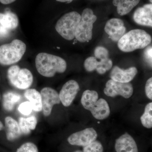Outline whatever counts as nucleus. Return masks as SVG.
Returning <instances> with one entry per match:
<instances>
[{
  "mask_svg": "<svg viewBox=\"0 0 152 152\" xmlns=\"http://www.w3.org/2000/svg\"><path fill=\"white\" fill-rule=\"evenodd\" d=\"M35 64L39 74L46 77H52L56 73H63L67 68L66 62L62 58L45 53L37 55Z\"/></svg>",
  "mask_w": 152,
  "mask_h": 152,
  "instance_id": "1",
  "label": "nucleus"
},
{
  "mask_svg": "<svg viewBox=\"0 0 152 152\" xmlns=\"http://www.w3.org/2000/svg\"><path fill=\"white\" fill-rule=\"evenodd\" d=\"M81 102L83 107L90 111L96 119H105L110 115L108 104L103 99H99V95L96 91H85L82 95Z\"/></svg>",
  "mask_w": 152,
  "mask_h": 152,
  "instance_id": "2",
  "label": "nucleus"
},
{
  "mask_svg": "<svg viewBox=\"0 0 152 152\" xmlns=\"http://www.w3.org/2000/svg\"><path fill=\"white\" fill-rule=\"evenodd\" d=\"M152 40L151 36L145 31L132 30L118 41V46L122 51L129 53L144 48L151 42Z\"/></svg>",
  "mask_w": 152,
  "mask_h": 152,
  "instance_id": "3",
  "label": "nucleus"
},
{
  "mask_svg": "<svg viewBox=\"0 0 152 152\" xmlns=\"http://www.w3.org/2000/svg\"><path fill=\"white\" fill-rule=\"evenodd\" d=\"M26 50V45L20 40L14 39L10 43L0 46V64L8 66L19 61Z\"/></svg>",
  "mask_w": 152,
  "mask_h": 152,
  "instance_id": "4",
  "label": "nucleus"
},
{
  "mask_svg": "<svg viewBox=\"0 0 152 152\" xmlns=\"http://www.w3.org/2000/svg\"><path fill=\"white\" fill-rule=\"evenodd\" d=\"M81 16L76 12H72L61 17L56 25L57 32L67 40H72L75 37L76 30Z\"/></svg>",
  "mask_w": 152,
  "mask_h": 152,
  "instance_id": "5",
  "label": "nucleus"
},
{
  "mask_svg": "<svg viewBox=\"0 0 152 152\" xmlns=\"http://www.w3.org/2000/svg\"><path fill=\"white\" fill-rule=\"evenodd\" d=\"M97 19V17L91 9H85L83 11L81 18L76 30L75 38L77 40L84 43L91 40L93 26Z\"/></svg>",
  "mask_w": 152,
  "mask_h": 152,
  "instance_id": "6",
  "label": "nucleus"
},
{
  "mask_svg": "<svg viewBox=\"0 0 152 152\" xmlns=\"http://www.w3.org/2000/svg\"><path fill=\"white\" fill-rule=\"evenodd\" d=\"M9 81L15 88L19 89L25 90L31 86L33 83V76L31 72L26 69H21L18 65L12 66L7 71Z\"/></svg>",
  "mask_w": 152,
  "mask_h": 152,
  "instance_id": "7",
  "label": "nucleus"
},
{
  "mask_svg": "<svg viewBox=\"0 0 152 152\" xmlns=\"http://www.w3.org/2000/svg\"><path fill=\"white\" fill-rule=\"evenodd\" d=\"M133 91L132 85L130 83H120L111 79L106 83L104 92L106 96L111 97L121 96L128 99L132 96Z\"/></svg>",
  "mask_w": 152,
  "mask_h": 152,
  "instance_id": "8",
  "label": "nucleus"
},
{
  "mask_svg": "<svg viewBox=\"0 0 152 152\" xmlns=\"http://www.w3.org/2000/svg\"><path fill=\"white\" fill-rule=\"evenodd\" d=\"M97 136V133L94 128H86L71 134L68 138L67 141L72 145L84 147L96 140Z\"/></svg>",
  "mask_w": 152,
  "mask_h": 152,
  "instance_id": "9",
  "label": "nucleus"
},
{
  "mask_svg": "<svg viewBox=\"0 0 152 152\" xmlns=\"http://www.w3.org/2000/svg\"><path fill=\"white\" fill-rule=\"evenodd\" d=\"M43 113L45 117L51 114L53 107L59 104L61 100L59 95L56 90L50 87H45L41 91Z\"/></svg>",
  "mask_w": 152,
  "mask_h": 152,
  "instance_id": "10",
  "label": "nucleus"
},
{
  "mask_svg": "<svg viewBox=\"0 0 152 152\" xmlns=\"http://www.w3.org/2000/svg\"><path fill=\"white\" fill-rule=\"evenodd\" d=\"M79 90L80 86L76 81L70 80L65 83L59 94L60 100L63 105L65 107L70 106Z\"/></svg>",
  "mask_w": 152,
  "mask_h": 152,
  "instance_id": "11",
  "label": "nucleus"
},
{
  "mask_svg": "<svg viewBox=\"0 0 152 152\" xmlns=\"http://www.w3.org/2000/svg\"><path fill=\"white\" fill-rule=\"evenodd\" d=\"M104 31L112 40L118 42L125 34L126 28L122 20L119 18H112L106 23Z\"/></svg>",
  "mask_w": 152,
  "mask_h": 152,
  "instance_id": "12",
  "label": "nucleus"
},
{
  "mask_svg": "<svg viewBox=\"0 0 152 152\" xmlns=\"http://www.w3.org/2000/svg\"><path fill=\"white\" fill-rule=\"evenodd\" d=\"M84 66L87 72L96 70L100 75H103L111 69L113 61L109 58L99 61L95 57H90L85 60Z\"/></svg>",
  "mask_w": 152,
  "mask_h": 152,
  "instance_id": "13",
  "label": "nucleus"
},
{
  "mask_svg": "<svg viewBox=\"0 0 152 152\" xmlns=\"http://www.w3.org/2000/svg\"><path fill=\"white\" fill-rule=\"evenodd\" d=\"M137 72V69L135 67L123 69L118 66H115L111 71L110 77L111 80L115 81L128 83L132 80Z\"/></svg>",
  "mask_w": 152,
  "mask_h": 152,
  "instance_id": "14",
  "label": "nucleus"
},
{
  "mask_svg": "<svg viewBox=\"0 0 152 152\" xmlns=\"http://www.w3.org/2000/svg\"><path fill=\"white\" fill-rule=\"evenodd\" d=\"M133 19L137 24L152 27V4L138 8L134 13Z\"/></svg>",
  "mask_w": 152,
  "mask_h": 152,
  "instance_id": "15",
  "label": "nucleus"
},
{
  "mask_svg": "<svg viewBox=\"0 0 152 152\" xmlns=\"http://www.w3.org/2000/svg\"><path fill=\"white\" fill-rule=\"evenodd\" d=\"M115 149L117 152H139L134 140L127 133L116 140Z\"/></svg>",
  "mask_w": 152,
  "mask_h": 152,
  "instance_id": "16",
  "label": "nucleus"
},
{
  "mask_svg": "<svg viewBox=\"0 0 152 152\" xmlns=\"http://www.w3.org/2000/svg\"><path fill=\"white\" fill-rule=\"evenodd\" d=\"M7 132L6 135L7 140L10 141L18 138L21 135L22 132L18 123L12 117L7 116L5 118Z\"/></svg>",
  "mask_w": 152,
  "mask_h": 152,
  "instance_id": "17",
  "label": "nucleus"
},
{
  "mask_svg": "<svg viewBox=\"0 0 152 152\" xmlns=\"http://www.w3.org/2000/svg\"><path fill=\"white\" fill-rule=\"evenodd\" d=\"M24 95L31 103L34 111L39 112L42 110V97L38 91L35 89H29L26 90Z\"/></svg>",
  "mask_w": 152,
  "mask_h": 152,
  "instance_id": "18",
  "label": "nucleus"
},
{
  "mask_svg": "<svg viewBox=\"0 0 152 152\" xmlns=\"http://www.w3.org/2000/svg\"><path fill=\"white\" fill-rule=\"evenodd\" d=\"M140 0H113L114 6L117 7L118 14L120 15H126L140 2Z\"/></svg>",
  "mask_w": 152,
  "mask_h": 152,
  "instance_id": "19",
  "label": "nucleus"
},
{
  "mask_svg": "<svg viewBox=\"0 0 152 152\" xmlns=\"http://www.w3.org/2000/svg\"><path fill=\"white\" fill-rule=\"evenodd\" d=\"M0 24L8 30L15 29L19 25V19L15 14L8 12L0 13Z\"/></svg>",
  "mask_w": 152,
  "mask_h": 152,
  "instance_id": "20",
  "label": "nucleus"
},
{
  "mask_svg": "<svg viewBox=\"0 0 152 152\" xmlns=\"http://www.w3.org/2000/svg\"><path fill=\"white\" fill-rule=\"evenodd\" d=\"M37 124V120L35 116L25 118L20 117L19 120V125L22 134L27 135L31 131L36 129Z\"/></svg>",
  "mask_w": 152,
  "mask_h": 152,
  "instance_id": "21",
  "label": "nucleus"
},
{
  "mask_svg": "<svg viewBox=\"0 0 152 152\" xmlns=\"http://www.w3.org/2000/svg\"><path fill=\"white\" fill-rule=\"evenodd\" d=\"M21 99V96L18 93L8 92L3 96V105L4 108L8 111H11L14 109L16 104Z\"/></svg>",
  "mask_w": 152,
  "mask_h": 152,
  "instance_id": "22",
  "label": "nucleus"
},
{
  "mask_svg": "<svg viewBox=\"0 0 152 152\" xmlns=\"http://www.w3.org/2000/svg\"><path fill=\"white\" fill-rule=\"evenodd\" d=\"M140 121L144 127L152 128V102L146 106L144 113L141 117Z\"/></svg>",
  "mask_w": 152,
  "mask_h": 152,
  "instance_id": "23",
  "label": "nucleus"
},
{
  "mask_svg": "<svg viewBox=\"0 0 152 152\" xmlns=\"http://www.w3.org/2000/svg\"><path fill=\"white\" fill-rule=\"evenodd\" d=\"M104 148L100 142L95 140L83 147V152H103Z\"/></svg>",
  "mask_w": 152,
  "mask_h": 152,
  "instance_id": "24",
  "label": "nucleus"
},
{
  "mask_svg": "<svg viewBox=\"0 0 152 152\" xmlns=\"http://www.w3.org/2000/svg\"><path fill=\"white\" fill-rule=\"evenodd\" d=\"M94 56L97 59H105L109 58V51L103 47H97L95 49Z\"/></svg>",
  "mask_w": 152,
  "mask_h": 152,
  "instance_id": "25",
  "label": "nucleus"
},
{
  "mask_svg": "<svg viewBox=\"0 0 152 152\" xmlns=\"http://www.w3.org/2000/svg\"><path fill=\"white\" fill-rule=\"evenodd\" d=\"M16 152H39V151L35 144L28 142L22 145Z\"/></svg>",
  "mask_w": 152,
  "mask_h": 152,
  "instance_id": "26",
  "label": "nucleus"
},
{
  "mask_svg": "<svg viewBox=\"0 0 152 152\" xmlns=\"http://www.w3.org/2000/svg\"><path fill=\"white\" fill-rule=\"evenodd\" d=\"M32 106L29 102L22 103L18 107V110L20 113L24 115H28L33 110Z\"/></svg>",
  "mask_w": 152,
  "mask_h": 152,
  "instance_id": "27",
  "label": "nucleus"
},
{
  "mask_svg": "<svg viewBox=\"0 0 152 152\" xmlns=\"http://www.w3.org/2000/svg\"><path fill=\"white\" fill-rule=\"evenodd\" d=\"M145 92L147 97L152 100V77L149 79L146 83Z\"/></svg>",
  "mask_w": 152,
  "mask_h": 152,
  "instance_id": "28",
  "label": "nucleus"
},
{
  "mask_svg": "<svg viewBox=\"0 0 152 152\" xmlns=\"http://www.w3.org/2000/svg\"><path fill=\"white\" fill-rule=\"evenodd\" d=\"M7 30L1 25L0 26V36H4L7 34Z\"/></svg>",
  "mask_w": 152,
  "mask_h": 152,
  "instance_id": "29",
  "label": "nucleus"
},
{
  "mask_svg": "<svg viewBox=\"0 0 152 152\" xmlns=\"http://www.w3.org/2000/svg\"><path fill=\"white\" fill-rule=\"evenodd\" d=\"M16 0H0V2L3 4H9L14 2Z\"/></svg>",
  "mask_w": 152,
  "mask_h": 152,
  "instance_id": "30",
  "label": "nucleus"
},
{
  "mask_svg": "<svg viewBox=\"0 0 152 152\" xmlns=\"http://www.w3.org/2000/svg\"><path fill=\"white\" fill-rule=\"evenodd\" d=\"M147 53L148 56L149 57L151 58L152 59V48L148 50L147 51Z\"/></svg>",
  "mask_w": 152,
  "mask_h": 152,
  "instance_id": "31",
  "label": "nucleus"
},
{
  "mask_svg": "<svg viewBox=\"0 0 152 152\" xmlns=\"http://www.w3.org/2000/svg\"><path fill=\"white\" fill-rule=\"evenodd\" d=\"M75 0H56L57 1L60 2L62 3H70Z\"/></svg>",
  "mask_w": 152,
  "mask_h": 152,
  "instance_id": "32",
  "label": "nucleus"
},
{
  "mask_svg": "<svg viewBox=\"0 0 152 152\" xmlns=\"http://www.w3.org/2000/svg\"><path fill=\"white\" fill-rule=\"evenodd\" d=\"M4 125H3V123L1 121H0V131L4 129Z\"/></svg>",
  "mask_w": 152,
  "mask_h": 152,
  "instance_id": "33",
  "label": "nucleus"
},
{
  "mask_svg": "<svg viewBox=\"0 0 152 152\" xmlns=\"http://www.w3.org/2000/svg\"><path fill=\"white\" fill-rule=\"evenodd\" d=\"M74 152H83L82 151H80V150H78V151H75Z\"/></svg>",
  "mask_w": 152,
  "mask_h": 152,
  "instance_id": "34",
  "label": "nucleus"
},
{
  "mask_svg": "<svg viewBox=\"0 0 152 152\" xmlns=\"http://www.w3.org/2000/svg\"><path fill=\"white\" fill-rule=\"evenodd\" d=\"M150 1H151V2L152 3V0H150Z\"/></svg>",
  "mask_w": 152,
  "mask_h": 152,
  "instance_id": "35",
  "label": "nucleus"
},
{
  "mask_svg": "<svg viewBox=\"0 0 152 152\" xmlns=\"http://www.w3.org/2000/svg\"><path fill=\"white\" fill-rule=\"evenodd\" d=\"M0 100H1V93H0Z\"/></svg>",
  "mask_w": 152,
  "mask_h": 152,
  "instance_id": "36",
  "label": "nucleus"
}]
</instances>
